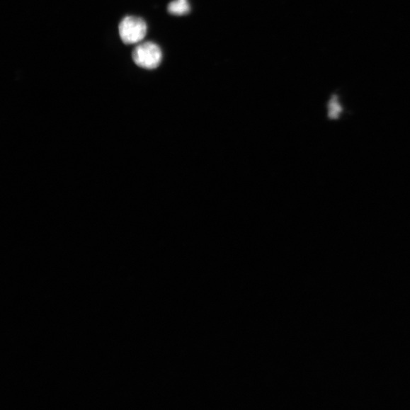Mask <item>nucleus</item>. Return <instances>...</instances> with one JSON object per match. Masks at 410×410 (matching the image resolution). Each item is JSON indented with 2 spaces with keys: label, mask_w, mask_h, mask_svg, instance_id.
<instances>
[{
  "label": "nucleus",
  "mask_w": 410,
  "mask_h": 410,
  "mask_svg": "<svg viewBox=\"0 0 410 410\" xmlns=\"http://www.w3.org/2000/svg\"><path fill=\"white\" fill-rule=\"evenodd\" d=\"M147 29V24L142 18L126 16L119 25V33L125 45H133L144 38Z\"/></svg>",
  "instance_id": "obj_2"
},
{
  "label": "nucleus",
  "mask_w": 410,
  "mask_h": 410,
  "mask_svg": "<svg viewBox=\"0 0 410 410\" xmlns=\"http://www.w3.org/2000/svg\"><path fill=\"white\" fill-rule=\"evenodd\" d=\"M163 55L160 47L153 42H145L137 46L132 52V59L137 66L146 69L159 67Z\"/></svg>",
  "instance_id": "obj_1"
},
{
  "label": "nucleus",
  "mask_w": 410,
  "mask_h": 410,
  "mask_svg": "<svg viewBox=\"0 0 410 410\" xmlns=\"http://www.w3.org/2000/svg\"><path fill=\"white\" fill-rule=\"evenodd\" d=\"M190 11L188 0H174L168 6V12L174 16L186 15Z\"/></svg>",
  "instance_id": "obj_3"
},
{
  "label": "nucleus",
  "mask_w": 410,
  "mask_h": 410,
  "mask_svg": "<svg viewBox=\"0 0 410 410\" xmlns=\"http://www.w3.org/2000/svg\"><path fill=\"white\" fill-rule=\"evenodd\" d=\"M341 113L342 107L338 97L334 94L329 103V118L331 120L338 119Z\"/></svg>",
  "instance_id": "obj_4"
}]
</instances>
